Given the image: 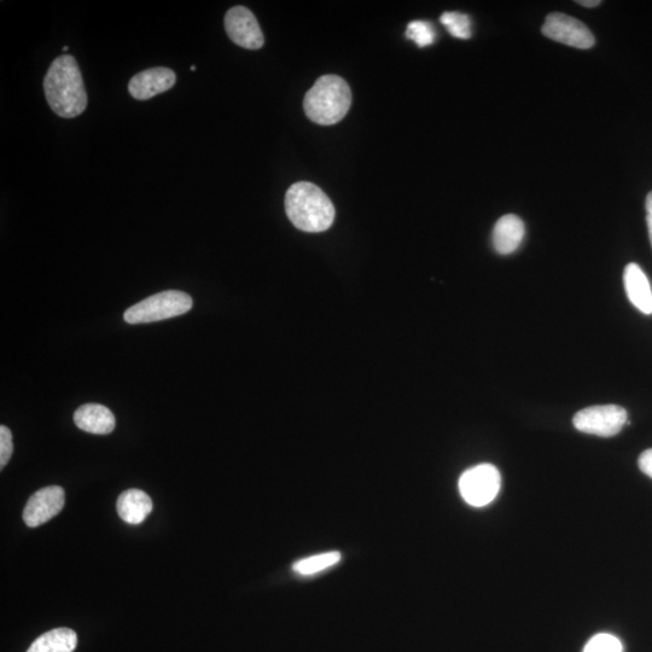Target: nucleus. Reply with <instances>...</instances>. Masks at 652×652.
<instances>
[{
  "instance_id": "25",
  "label": "nucleus",
  "mask_w": 652,
  "mask_h": 652,
  "mask_svg": "<svg viewBox=\"0 0 652 652\" xmlns=\"http://www.w3.org/2000/svg\"><path fill=\"white\" fill-rule=\"evenodd\" d=\"M68 46H64L63 51H68Z\"/></svg>"
},
{
  "instance_id": "4",
  "label": "nucleus",
  "mask_w": 652,
  "mask_h": 652,
  "mask_svg": "<svg viewBox=\"0 0 652 652\" xmlns=\"http://www.w3.org/2000/svg\"><path fill=\"white\" fill-rule=\"evenodd\" d=\"M192 308L191 296L179 290H167L131 306L124 314L128 324L161 322L189 312Z\"/></svg>"
},
{
  "instance_id": "16",
  "label": "nucleus",
  "mask_w": 652,
  "mask_h": 652,
  "mask_svg": "<svg viewBox=\"0 0 652 652\" xmlns=\"http://www.w3.org/2000/svg\"><path fill=\"white\" fill-rule=\"evenodd\" d=\"M341 560V553L331 551L320 553V555L302 558V560L294 563V572L300 575H313L330 567L335 566Z\"/></svg>"
},
{
  "instance_id": "14",
  "label": "nucleus",
  "mask_w": 652,
  "mask_h": 652,
  "mask_svg": "<svg viewBox=\"0 0 652 652\" xmlns=\"http://www.w3.org/2000/svg\"><path fill=\"white\" fill-rule=\"evenodd\" d=\"M116 509L122 521L136 526L141 525L151 514L153 502L141 489H127L120 494Z\"/></svg>"
},
{
  "instance_id": "2",
  "label": "nucleus",
  "mask_w": 652,
  "mask_h": 652,
  "mask_svg": "<svg viewBox=\"0 0 652 652\" xmlns=\"http://www.w3.org/2000/svg\"><path fill=\"white\" fill-rule=\"evenodd\" d=\"M285 212L296 229L311 234L330 229L336 215L333 202L325 192L307 182L290 186L285 195Z\"/></svg>"
},
{
  "instance_id": "5",
  "label": "nucleus",
  "mask_w": 652,
  "mask_h": 652,
  "mask_svg": "<svg viewBox=\"0 0 652 652\" xmlns=\"http://www.w3.org/2000/svg\"><path fill=\"white\" fill-rule=\"evenodd\" d=\"M502 486L499 470L492 464H480L471 468L459 479V492L471 506L482 508L492 503Z\"/></svg>"
},
{
  "instance_id": "18",
  "label": "nucleus",
  "mask_w": 652,
  "mask_h": 652,
  "mask_svg": "<svg viewBox=\"0 0 652 652\" xmlns=\"http://www.w3.org/2000/svg\"><path fill=\"white\" fill-rule=\"evenodd\" d=\"M406 38L415 42L419 48H427L434 44L436 33L430 23L426 21H413L406 29Z\"/></svg>"
},
{
  "instance_id": "20",
  "label": "nucleus",
  "mask_w": 652,
  "mask_h": 652,
  "mask_svg": "<svg viewBox=\"0 0 652 652\" xmlns=\"http://www.w3.org/2000/svg\"><path fill=\"white\" fill-rule=\"evenodd\" d=\"M13 435L8 427H0V468L4 469L13 456Z\"/></svg>"
},
{
  "instance_id": "12",
  "label": "nucleus",
  "mask_w": 652,
  "mask_h": 652,
  "mask_svg": "<svg viewBox=\"0 0 652 652\" xmlns=\"http://www.w3.org/2000/svg\"><path fill=\"white\" fill-rule=\"evenodd\" d=\"M525 224L517 215L508 214L497 221L493 230V246L499 254L509 255L521 246Z\"/></svg>"
},
{
  "instance_id": "19",
  "label": "nucleus",
  "mask_w": 652,
  "mask_h": 652,
  "mask_svg": "<svg viewBox=\"0 0 652 652\" xmlns=\"http://www.w3.org/2000/svg\"><path fill=\"white\" fill-rule=\"evenodd\" d=\"M622 644L619 638L608 633H599L592 637L586 644L584 652H622Z\"/></svg>"
},
{
  "instance_id": "10",
  "label": "nucleus",
  "mask_w": 652,
  "mask_h": 652,
  "mask_svg": "<svg viewBox=\"0 0 652 652\" xmlns=\"http://www.w3.org/2000/svg\"><path fill=\"white\" fill-rule=\"evenodd\" d=\"M176 74L168 68H151L138 73L128 84V91L138 101H147L176 84Z\"/></svg>"
},
{
  "instance_id": "21",
  "label": "nucleus",
  "mask_w": 652,
  "mask_h": 652,
  "mask_svg": "<svg viewBox=\"0 0 652 652\" xmlns=\"http://www.w3.org/2000/svg\"><path fill=\"white\" fill-rule=\"evenodd\" d=\"M639 468L652 479V448L643 452L642 456L639 457Z\"/></svg>"
},
{
  "instance_id": "1",
  "label": "nucleus",
  "mask_w": 652,
  "mask_h": 652,
  "mask_svg": "<svg viewBox=\"0 0 652 652\" xmlns=\"http://www.w3.org/2000/svg\"><path fill=\"white\" fill-rule=\"evenodd\" d=\"M46 100L64 119L77 118L87 107V93L80 68L73 56L63 55L51 63L44 79Z\"/></svg>"
},
{
  "instance_id": "6",
  "label": "nucleus",
  "mask_w": 652,
  "mask_h": 652,
  "mask_svg": "<svg viewBox=\"0 0 652 652\" xmlns=\"http://www.w3.org/2000/svg\"><path fill=\"white\" fill-rule=\"evenodd\" d=\"M574 427L581 433L611 438L627 423V411L617 405L587 407L574 416Z\"/></svg>"
},
{
  "instance_id": "23",
  "label": "nucleus",
  "mask_w": 652,
  "mask_h": 652,
  "mask_svg": "<svg viewBox=\"0 0 652 652\" xmlns=\"http://www.w3.org/2000/svg\"><path fill=\"white\" fill-rule=\"evenodd\" d=\"M579 5H582V7L585 8H595L598 7L599 4H601V0H580V2H576Z\"/></svg>"
},
{
  "instance_id": "11",
  "label": "nucleus",
  "mask_w": 652,
  "mask_h": 652,
  "mask_svg": "<svg viewBox=\"0 0 652 652\" xmlns=\"http://www.w3.org/2000/svg\"><path fill=\"white\" fill-rule=\"evenodd\" d=\"M74 422L83 432L95 435L113 433L116 424L113 412L100 404L80 406L74 413Z\"/></svg>"
},
{
  "instance_id": "17",
  "label": "nucleus",
  "mask_w": 652,
  "mask_h": 652,
  "mask_svg": "<svg viewBox=\"0 0 652 652\" xmlns=\"http://www.w3.org/2000/svg\"><path fill=\"white\" fill-rule=\"evenodd\" d=\"M440 22L454 38H471V21L468 15L461 13H445L441 15Z\"/></svg>"
},
{
  "instance_id": "15",
  "label": "nucleus",
  "mask_w": 652,
  "mask_h": 652,
  "mask_svg": "<svg viewBox=\"0 0 652 652\" xmlns=\"http://www.w3.org/2000/svg\"><path fill=\"white\" fill-rule=\"evenodd\" d=\"M77 645V633L71 628L62 627L42 634L27 652H73Z\"/></svg>"
},
{
  "instance_id": "3",
  "label": "nucleus",
  "mask_w": 652,
  "mask_h": 652,
  "mask_svg": "<svg viewBox=\"0 0 652 652\" xmlns=\"http://www.w3.org/2000/svg\"><path fill=\"white\" fill-rule=\"evenodd\" d=\"M352 106V91L337 75H324L306 93L304 108L308 119L329 126L340 122Z\"/></svg>"
},
{
  "instance_id": "9",
  "label": "nucleus",
  "mask_w": 652,
  "mask_h": 652,
  "mask_svg": "<svg viewBox=\"0 0 652 652\" xmlns=\"http://www.w3.org/2000/svg\"><path fill=\"white\" fill-rule=\"evenodd\" d=\"M64 506V491L62 487L50 486L39 489L29 498L23 521L31 528H37L49 522L62 511Z\"/></svg>"
},
{
  "instance_id": "22",
  "label": "nucleus",
  "mask_w": 652,
  "mask_h": 652,
  "mask_svg": "<svg viewBox=\"0 0 652 652\" xmlns=\"http://www.w3.org/2000/svg\"><path fill=\"white\" fill-rule=\"evenodd\" d=\"M646 221H648V227H649V236H650V242L652 246V191L646 197Z\"/></svg>"
},
{
  "instance_id": "8",
  "label": "nucleus",
  "mask_w": 652,
  "mask_h": 652,
  "mask_svg": "<svg viewBox=\"0 0 652 652\" xmlns=\"http://www.w3.org/2000/svg\"><path fill=\"white\" fill-rule=\"evenodd\" d=\"M227 36L236 45L248 50L263 48L265 39L263 31L252 11L244 7H235L225 15Z\"/></svg>"
},
{
  "instance_id": "13",
  "label": "nucleus",
  "mask_w": 652,
  "mask_h": 652,
  "mask_svg": "<svg viewBox=\"0 0 652 652\" xmlns=\"http://www.w3.org/2000/svg\"><path fill=\"white\" fill-rule=\"evenodd\" d=\"M624 283L628 299H630L633 306L644 314H652L651 285L639 265L630 264L626 266Z\"/></svg>"
},
{
  "instance_id": "24",
  "label": "nucleus",
  "mask_w": 652,
  "mask_h": 652,
  "mask_svg": "<svg viewBox=\"0 0 652 652\" xmlns=\"http://www.w3.org/2000/svg\"><path fill=\"white\" fill-rule=\"evenodd\" d=\"M191 71H192V72L196 71V67H195V66H192V67H191Z\"/></svg>"
},
{
  "instance_id": "7",
  "label": "nucleus",
  "mask_w": 652,
  "mask_h": 652,
  "mask_svg": "<svg viewBox=\"0 0 652 652\" xmlns=\"http://www.w3.org/2000/svg\"><path fill=\"white\" fill-rule=\"evenodd\" d=\"M543 34L546 38L576 49H591L596 43L595 37L584 23L561 13H553L546 17Z\"/></svg>"
}]
</instances>
